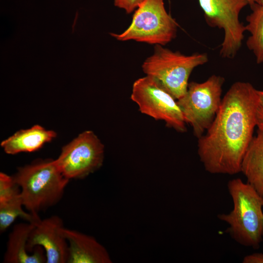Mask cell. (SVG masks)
<instances>
[{"label": "cell", "instance_id": "2e32d148", "mask_svg": "<svg viewBox=\"0 0 263 263\" xmlns=\"http://www.w3.org/2000/svg\"><path fill=\"white\" fill-rule=\"evenodd\" d=\"M251 12L246 18L245 31L249 33L246 46L251 51L258 64L263 63V5L254 4Z\"/></svg>", "mask_w": 263, "mask_h": 263}, {"label": "cell", "instance_id": "5bb4252c", "mask_svg": "<svg viewBox=\"0 0 263 263\" xmlns=\"http://www.w3.org/2000/svg\"><path fill=\"white\" fill-rule=\"evenodd\" d=\"M56 136L54 131L46 130L41 126L36 125L30 129L17 132L2 141L0 145L4 151L9 154L32 152L41 148Z\"/></svg>", "mask_w": 263, "mask_h": 263}, {"label": "cell", "instance_id": "7a4b0ae2", "mask_svg": "<svg viewBox=\"0 0 263 263\" xmlns=\"http://www.w3.org/2000/svg\"><path fill=\"white\" fill-rule=\"evenodd\" d=\"M13 177L20 188L24 207L38 219L39 212L60 201L70 180L52 159L38 160L19 168Z\"/></svg>", "mask_w": 263, "mask_h": 263}, {"label": "cell", "instance_id": "6da1fadb", "mask_svg": "<svg viewBox=\"0 0 263 263\" xmlns=\"http://www.w3.org/2000/svg\"><path fill=\"white\" fill-rule=\"evenodd\" d=\"M258 91L249 82L237 81L222 98L212 124L198 138V155L208 172L233 175L241 171L256 126Z\"/></svg>", "mask_w": 263, "mask_h": 263}, {"label": "cell", "instance_id": "9a60e30c", "mask_svg": "<svg viewBox=\"0 0 263 263\" xmlns=\"http://www.w3.org/2000/svg\"><path fill=\"white\" fill-rule=\"evenodd\" d=\"M250 184L263 198V132L258 130L243 158L241 171Z\"/></svg>", "mask_w": 263, "mask_h": 263}, {"label": "cell", "instance_id": "4fadbf2b", "mask_svg": "<svg viewBox=\"0 0 263 263\" xmlns=\"http://www.w3.org/2000/svg\"><path fill=\"white\" fill-rule=\"evenodd\" d=\"M35 225L28 222L14 225L8 236L3 263H46L45 251L41 246L35 247L32 252L28 249V239Z\"/></svg>", "mask_w": 263, "mask_h": 263}, {"label": "cell", "instance_id": "ffe728a7", "mask_svg": "<svg viewBox=\"0 0 263 263\" xmlns=\"http://www.w3.org/2000/svg\"><path fill=\"white\" fill-rule=\"evenodd\" d=\"M250 6L254 4H261V0H245Z\"/></svg>", "mask_w": 263, "mask_h": 263}, {"label": "cell", "instance_id": "e0dca14e", "mask_svg": "<svg viewBox=\"0 0 263 263\" xmlns=\"http://www.w3.org/2000/svg\"><path fill=\"white\" fill-rule=\"evenodd\" d=\"M145 0H114L116 7L124 9L127 14L136 9Z\"/></svg>", "mask_w": 263, "mask_h": 263}, {"label": "cell", "instance_id": "7c38bea8", "mask_svg": "<svg viewBox=\"0 0 263 263\" xmlns=\"http://www.w3.org/2000/svg\"><path fill=\"white\" fill-rule=\"evenodd\" d=\"M63 233L68 243L67 263H111L106 248L92 236L64 227Z\"/></svg>", "mask_w": 263, "mask_h": 263}, {"label": "cell", "instance_id": "30bf717a", "mask_svg": "<svg viewBox=\"0 0 263 263\" xmlns=\"http://www.w3.org/2000/svg\"><path fill=\"white\" fill-rule=\"evenodd\" d=\"M63 223L59 216L53 215L36 224L31 231L27 247L32 252L35 247L44 250L46 263H67L68 243L63 233Z\"/></svg>", "mask_w": 263, "mask_h": 263}, {"label": "cell", "instance_id": "52a82bcc", "mask_svg": "<svg viewBox=\"0 0 263 263\" xmlns=\"http://www.w3.org/2000/svg\"><path fill=\"white\" fill-rule=\"evenodd\" d=\"M131 98L141 113L164 121L178 132H186V123L177 100L153 77L146 75L136 80Z\"/></svg>", "mask_w": 263, "mask_h": 263}, {"label": "cell", "instance_id": "8fae6325", "mask_svg": "<svg viewBox=\"0 0 263 263\" xmlns=\"http://www.w3.org/2000/svg\"><path fill=\"white\" fill-rule=\"evenodd\" d=\"M20 189L13 176L0 173V231H5L18 217L36 224L41 219L23 208Z\"/></svg>", "mask_w": 263, "mask_h": 263}, {"label": "cell", "instance_id": "ac0fdd59", "mask_svg": "<svg viewBox=\"0 0 263 263\" xmlns=\"http://www.w3.org/2000/svg\"><path fill=\"white\" fill-rule=\"evenodd\" d=\"M258 96L256 108V124L258 130L263 132V91H258Z\"/></svg>", "mask_w": 263, "mask_h": 263}, {"label": "cell", "instance_id": "44dd1931", "mask_svg": "<svg viewBox=\"0 0 263 263\" xmlns=\"http://www.w3.org/2000/svg\"><path fill=\"white\" fill-rule=\"evenodd\" d=\"M261 4L263 5V0H261Z\"/></svg>", "mask_w": 263, "mask_h": 263}, {"label": "cell", "instance_id": "277c9868", "mask_svg": "<svg viewBox=\"0 0 263 263\" xmlns=\"http://www.w3.org/2000/svg\"><path fill=\"white\" fill-rule=\"evenodd\" d=\"M152 55L142 65L147 75L156 79L176 100L186 93L189 76L194 68L208 61L205 53L185 55L162 45H155Z\"/></svg>", "mask_w": 263, "mask_h": 263}, {"label": "cell", "instance_id": "ba28073f", "mask_svg": "<svg viewBox=\"0 0 263 263\" xmlns=\"http://www.w3.org/2000/svg\"><path fill=\"white\" fill-rule=\"evenodd\" d=\"M207 24L222 29L224 36L220 55L233 58L240 49L245 31L239 19L242 10L247 5L245 0H199Z\"/></svg>", "mask_w": 263, "mask_h": 263}, {"label": "cell", "instance_id": "8992f818", "mask_svg": "<svg viewBox=\"0 0 263 263\" xmlns=\"http://www.w3.org/2000/svg\"><path fill=\"white\" fill-rule=\"evenodd\" d=\"M225 79L213 75L202 83H188L185 94L177 100L185 121L194 135L202 136L214 119L221 104Z\"/></svg>", "mask_w": 263, "mask_h": 263}, {"label": "cell", "instance_id": "d6986e66", "mask_svg": "<svg viewBox=\"0 0 263 263\" xmlns=\"http://www.w3.org/2000/svg\"><path fill=\"white\" fill-rule=\"evenodd\" d=\"M243 263H263V254L261 253H255L244 258Z\"/></svg>", "mask_w": 263, "mask_h": 263}, {"label": "cell", "instance_id": "3957f363", "mask_svg": "<svg viewBox=\"0 0 263 263\" xmlns=\"http://www.w3.org/2000/svg\"><path fill=\"white\" fill-rule=\"evenodd\" d=\"M227 188L233 208L217 217L229 225L226 232L236 242L258 249L263 239V198L239 178L230 180Z\"/></svg>", "mask_w": 263, "mask_h": 263}, {"label": "cell", "instance_id": "9c48e42d", "mask_svg": "<svg viewBox=\"0 0 263 263\" xmlns=\"http://www.w3.org/2000/svg\"><path fill=\"white\" fill-rule=\"evenodd\" d=\"M104 147L91 131H85L62 149L56 162L69 180L85 178L102 165Z\"/></svg>", "mask_w": 263, "mask_h": 263}, {"label": "cell", "instance_id": "5b68a950", "mask_svg": "<svg viewBox=\"0 0 263 263\" xmlns=\"http://www.w3.org/2000/svg\"><path fill=\"white\" fill-rule=\"evenodd\" d=\"M178 25L167 12L164 0H145L136 9L128 28L111 35L119 41L133 40L163 46L176 37Z\"/></svg>", "mask_w": 263, "mask_h": 263}]
</instances>
